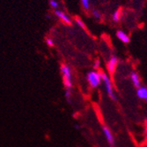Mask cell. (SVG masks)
Instances as JSON below:
<instances>
[{"label":"cell","instance_id":"obj_13","mask_svg":"<svg viewBox=\"0 0 147 147\" xmlns=\"http://www.w3.org/2000/svg\"><path fill=\"white\" fill-rule=\"evenodd\" d=\"M81 5L84 10L88 11L90 9V1L89 0H81Z\"/></svg>","mask_w":147,"mask_h":147},{"label":"cell","instance_id":"obj_16","mask_svg":"<svg viewBox=\"0 0 147 147\" xmlns=\"http://www.w3.org/2000/svg\"><path fill=\"white\" fill-rule=\"evenodd\" d=\"M93 69L94 70H99V68H100V59H96L95 61H94V63H93Z\"/></svg>","mask_w":147,"mask_h":147},{"label":"cell","instance_id":"obj_3","mask_svg":"<svg viewBox=\"0 0 147 147\" xmlns=\"http://www.w3.org/2000/svg\"><path fill=\"white\" fill-rule=\"evenodd\" d=\"M100 74H101V79H102V82L104 83V86H105V89L107 91V93H108V95L110 97V99H112L113 100H116V96L115 94L114 87H113V83L111 81L109 76L107 74V73L103 72V71H100Z\"/></svg>","mask_w":147,"mask_h":147},{"label":"cell","instance_id":"obj_8","mask_svg":"<svg viewBox=\"0 0 147 147\" xmlns=\"http://www.w3.org/2000/svg\"><path fill=\"white\" fill-rule=\"evenodd\" d=\"M130 80H131L133 86H134L135 87L138 88V87L141 86V78H140L139 75L137 72H135V71L131 72V74H130Z\"/></svg>","mask_w":147,"mask_h":147},{"label":"cell","instance_id":"obj_11","mask_svg":"<svg viewBox=\"0 0 147 147\" xmlns=\"http://www.w3.org/2000/svg\"><path fill=\"white\" fill-rule=\"evenodd\" d=\"M92 15L93 18L96 19V20H100L101 19V13L96 9L92 10Z\"/></svg>","mask_w":147,"mask_h":147},{"label":"cell","instance_id":"obj_9","mask_svg":"<svg viewBox=\"0 0 147 147\" xmlns=\"http://www.w3.org/2000/svg\"><path fill=\"white\" fill-rule=\"evenodd\" d=\"M116 36H117V38L120 40V41H121L122 42H123V43H129V41H130L129 36L125 32H123L122 30H119V31L116 32Z\"/></svg>","mask_w":147,"mask_h":147},{"label":"cell","instance_id":"obj_14","mask_svg":"<svg viewBox=\"0 0 147 147\" xmlns=\"http://www.w3.org/2000/svg\"><path fill=\"white\" fill-rule=\"evenodd\" d=\"M64 97H65L66 100H68V102H71V89H66L65 90Z\"/></svg>","mask_w":147,"mask_h":147},{"label":"cell","instance_id":"obj_7","mask_svg":"<svg viewBox=\"0 0 147 147\" xmlns=\"http://www.w3.org/2000/svg\"><path fill=\"white\" fill-rule=\"evenodd\" d=\"M137 95L140 100L147 102V87L141 86L140 87L137 88Z\"/></svg>","mask_w":147,"mask_h":147},{"label":"cell","instance_id":"obj_5","mask_svg":"<svg viewBox=\"0 0 147 147\" xmlns=\"http://www.w3.org/2000/svg\"><path fill=\"white\" fill-rule=\"evenodd\" d=\"M55 14L64 24H66V25H71V19L70 18V16L68 14H66L64 11H63L61 10H58V9H56L55 10Z\"/></svg>","mask_w":147,"mask_h":147},{"label":"cell","instance_id":"obj_2","mask_svg":"<svg viewBox=\"0 0 147 147\" xmlns=\"http://www.w3.org/2000/svg\"><path fill=\"white\" fill-rule=\"evenodd\" d=\"M86 80L88 82V85L92 88H97L98 86H100L102 82L100 71H89L86 75Z\"/></svg>","mask_w":147,"mask_h":147},{"label":"cell","instance_id":"obj_12","mask_svg":"<svg viewBox=\"0 0 147 147\" xmlns=\"http://www.w3.org/2000/svg\"><path fill=\"white\" fill-rule=\"evenodd\" d=\"M75 21H76L77 25L79 26L80 28H82V29H86V24L84 23V21H83L81 19H79V18H76V19H75Z\"/></svg>","mask_w":147,"mask_h":147},{"label":"cell","instance_id":"obj_17","mask_svg":"<svg viewBox=\"0 0 147 147\" xmlns=\"http://www.w3.org/2000/svg\"><path fill=\"white\" fill-rule=\"evenodd\" d=\"M46 43L49 47H53L54 46V41L51 38H47L46 39Z\"/></svg>","mask_w":147,"mask_h":147},{"label":"cell","instance_id":"obj_6","mask_svg":"<svg viewBox=\"0 0 147 147\" xmlns=\"http://www.w3.org/2000/svg\"><path fill=\"white\" fill-rule=\"evenodd\" d=\"M117 64H118V58L115 56L111 57L108 63H107V68H108V71L110 74H113L115 71Z\"/></svg>","mask_w":147,"mask_h":147},{"label":"cell","instance_id":"obj_15","mask_svg":"<svg viewBox=\"0 0 147 147\" xmlns=\"http://www.w3.org/2000/svg\"><path fill=\"white\" fill-rule=\"evenodd\" d=\"M49 5H50V7L51 8H53V9H57L58 8V6H59V4H58V2L57 1V0H49Z\"/></svg>","mask_w":147,"mask_h":147},{"label":"cell","instance_id":"obj_1","mask_svg":"<svg viewBox=\"0 0 147 147\" xmlns=\"http://www.w3.org/2000/svg\"><path fill=\"white\" fill-rule=\"evenodd\" d=\"M60 71L62 74V78H63V84L65 87V89H71L72 87V74H71V70L70 66L63 63L60 66Z\"/></svg>","mask_w":147,"mask_h":147},{"label":"cell","instance_id":"obj_4","mask_svg":"<svg viewBox=\"0 0 147 147\" xmlns=\"http://www.w3.org/2000/svg\"><path fill=\"white\" fill-rule=\"evenodd\" d=\"M102 132L105 136V138L107 140V142L109 143V144L110 146H114L115 145V138L112 131L110 130V129L108 126H103L102 127Z\"/></svg>","mask_w":147,"mask_h":147},{"label":"cell","instance_id":"obj_10","mask_svg":"<svg viewBox=\"0 0 147 147\" xmlns=\"http://www.w3.org/2000/svg\"><path fill=\"white\" fill-rule=\"evenodd\" d=\"M112 20L115 23L120 21V20H121V10H116L114 11L113 15H112Z\"/></svg>","mask_w":147,"mask_h":147}]
</instances>
